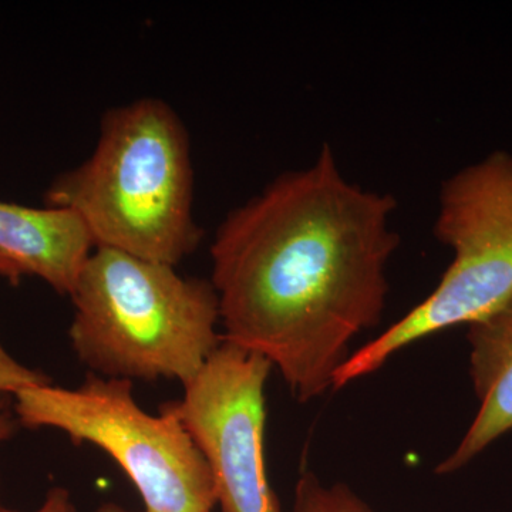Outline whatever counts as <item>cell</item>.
Masks as SVG:
<instances>
[{"label": "cell", "instance_id": "4", "mask_svg": "<svg viewBox=\"0 0 512 512\" xmlns=\"http://www.w3.org/2000/svg\"><path fill=\"white\" fill-rule=\"evenodd\" d=\"M434 237L453 251L439 285L382 335L348 357L333 390L377 372L394 355L454 326L471 325L512 298V156L495 151L441 185Z\"/></svg>", "mask_w": 512, "mask_h": 512}, {"label": "cell", "instance_id": "3", "mask_svg": "<svg viewBox=\"0 0 512 512\" xmlns=\"http://www.w3.org/2000/svg\"><path fill=\"white\" fill-rule=\"evenodd\" d=\"M69 296L74 353L107 379L184 386L224 340L211 281L116 249L94 248Z\"/></svg>", "mask_w": 512, "mask_h": 512}, {"label": "cell", "instance_id": "6", "mask_svg": "<svg viewBox=\"0 0 512 512\" xmlns=\"http://www.w3.org/2000/svg\"><path fill=\"white\" fill-rule=\"evenodd\" d=\"M265 357L222 340L180 400L165 404L210 468L221 512H281L265 460Z\"/></svg>", "mask_w": 512, "mask_h": 512}, {"label": "cell", "instance_id": "9", "mask_svg": "<svg viewBox=\"0 0 512 512\" xmlns=\"http://www.w3.org/2000/svg\"><path fill=\"white\" fill-rule=\"evenodd\" d=\"M291 512H373L345 484L325 485L312 471L299 477Z\"/></svg>", "mask_w": 512, "mask_h": 512}, {"label": "cell", "instance_id": "1", "mask_svg": "<svg viewBox=\"0 0 512 512\" xmlns=\"http://www.w3.org/2000/svg\"><path fill=\"white\" fill-rule=\"evenodd\" d=\"M396 208L350 183L325 144L229 211L211 244L222 339L265 357L298 402L332 389L350 342L382 319Z\"/></svg>", "mask_w": 512, "mask_h": 512}, {"label": "cell", "instance_id": "11", "mask_svg": "<svg viewBox=\"0 0 512 512\" xmlns=\"http://www.w3.org/2000/svg\"><path fill=\"white\" fill-rule=\"evenodd\" d=\"M2 512H19L3 507ZM33 512H76L72 497L66 488L55 487L46 494L43 504Z\"/></svg>", "mask_w": 512, "mask_h": 512}, {"label": "cell", "instance_id": "12", "mask_svg": "<svg viewBox=\"0 0 512 512\" xmlns=\"http://www.w3.org/2000/svg\"><path fill=\"white\" fill-rule=\"evenodd\" d=\"M0 276L8 279L12 284H18L20 279L23 278L22 272L2 254H0Z\"/></svg>", "mask_w": 512, "mask_h": 512}, {"label": "cell", "instance_id": "2", "mask_svg": "<svg viewBox=\"0 0 512 512\" xmlns=\"http://www.w3.org/2000/svg\"><path fill=\"white\" fill-rule=\"evenodd\" d=\"M45 198L79 218L94 248L177 266L202 239L190 137L158 97L107 110L93 153L56 177Z\"/></svg>", "mask_w": 512, "mask_h": 512}, {"label": "cell", "instance_id": "8", "mask_svg": "<svg viewBox=\"0 0 512 512\" xmlns=\"http://www.w3.org/2000/svg\"><path fill=\"white\" fill-rule=\"evenodd\" d=\"M470 376L480 409L456 450L437 474L466 467L485 448L512 430V298L484 319L468 325Z\"/></svg>", "mask_w": 512, "mask_h": 512}, {"label": "cell", "instance_id": "15", "mask_svg": "<svg viewBox=\"0 0 512 512\" xmlns=\"http://www.w3.org/2000/svg\"><path fill=\"white\" fill-rule=\"evenodd\" d=\"M2 510H3V505H2V503H0V512H2Z\"/></svg>", "mask_w": 512, "mask_h": 512}, {"label": "cell", "instance_id": "5", "mask_svg": "<svg viewBox=\"0 0 512 512\" xmlns=\"http://www.w3.org/2000/svg\"><path fill=\"white\" fill-rule=\"evenodd\" d=\"M15 412L28 429L62 431L109 454L146 512H211L217 505L210 468L183 423L165 404L160 414L144 412L130 380L90 375L76 389L29 387L16 394Z\"/></svg>", "mask_w": 512, "mask_h": 512}, {"label": "cell", "instance_id": "13", "mask_svg": "<svg viewBox=\"0 0 512 512\" xmlns=\"http://www.w3.org/2000/svg\"><path fill=\"white\" fill-rule=\"evenodd\" d=\"M13 434V420L6 412L2 402H0V444L5 443Z\"/></svg>", "mask_w": 512, "mask_h": 512}, {"label": "cell", "instance_id": "10", "mask_svg": "<svg viewBox=\"0 0 512 512\" xmlns=\"http://www.w3.org/2000/svg\"><path fill=\"white\" fill-rule=\"evenodd\" d=\"M45 383H50L46 375L22 365L0 342V394L16 396L22 390Z\"/></svg>", "mask_w": 512, "mask_h": 512}, {"label": "cell", "instance_id": "7", "mask_svg": "<svg viewBox=\"0 0 512 512\" xmlns=\"http://www.w3.org/2000/svg\"><path fill=\"white\" fill-rule=\"evenodd\" d=\"M93 249L89 232L73 212L0 201V254L23 276H37L69 296Z\"/></svg>", "mask_w": 512, "mask_h": 512}, {"label": "cell", "instance_id": "14", "mask_svg": "<svg viewBox=\"0 0 512 512\" xmlns=\"http://www.w3.org/2000/svg\"><path fill=\"white\" fill-rule=\"evenodd\" d=\"M96 512H134L127 510V508L121 507L119 504L114 503H106L103 505H100L99 508H97ZM146 512V511H144Z\"/></svg>", "mask_w": 512, "mask_h": 512}]
</instances>
